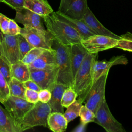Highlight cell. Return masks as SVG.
I'll list each match as a JSON object with an SVG mask.
<instances>
[{
  "label": "cell",
  "instance_id": "obj_6",
  "mask_svg": "<svg viewBox=\"0 0 132 132\" xmlns=\"http://www.w3.org/2000/svg\"><path fill=\"white\" fill-rule=\"evenodd\" d=\"M109 71L104 73L93 83L84 103L95 113L100 103L105 98V88Z\"/></svg>",
  "mask_w": 132,
  "mask_h": 132
},
{
  "label": "cell",
  "instance_id": "obj_11",
  "mask_svg": "<svg viewBox=\"0 0 132 132\" xmlns=\"http://www.w3.org/2000/svg\"><path fill=\"white\" fill-rule=\"evenodd\" d=\"M30 79L35 81L41 89H47L50 91L57 82L58 66L43 69H30Z\"/></svg>",
  "mask_w": 132,
  "mask_h": 132
},
{
  "label": "cell",
  "instance_id": "obj_10",
  "mask_svg": "<svg viewBox=\"0 0 132 132\" xmlns=\"http://www.w3.org/2000/svg\"><path fill=\"white\" fill-rule=\"evenodd\" d=\"M118 40L109 36L95 34L82 40L81 43L88 53L95 54L115 48Z\"/></svg>",
  "mask_w": 132,
  "mask_h": 132
},
{
  "label": "cell",
  "instance_id": "obj_39",
  "mask_svg": "<svg viewBox=\"0 0 132 132\" xmlns=\"http://www.w3.org/2000/svg\"><path fill=\"white\" fill-rule=\"evenodd\" d=\"M86 124L80 122V123L72 131L74 132H84L86 131Z\"/></svg>",
  "mask_w": 132,
  "mask_h": 132
},
{
  "label": "cell",
  "instance_id": "obj_34",
  "mask_svg": "<svg viewBox=\"0 0 132 132\" xmlns=\"http://www.w3.org/2000/svg\"><path fill=\"white\" fill-rule=\"evenodd\" d=\"M21 28V27H20L18 25L16 22L14 20L10 19L7 34L12 36H15L20 34Z\"/></svg>",
  "mask_w": 132,
  "mask_h": 132
},
{
  "label": "cell",
  "instance_id": "obj_35",
  "mask_svg": "<svg viewBox=\"0 0 132 132\" xmlns=\"http://www.w3.org/2000/svg\"><path fill=\"white\" fill-rule=\"evenodd\" d=\"M51 97V92L47 89H42L38 92L39 101L42 103H48Z\"/></svg>",
  "mask_w": 132,
  "mask_h": 132
},
{
  "label": "cell",
  "instance_id": "obj_37",
  "mask_svg": "<svg viewBox=\"0 0 132 132\" xmlns=\"http://www.w3.org/2000/svg\"><path fill=\"white\" fill-rule=\"evenodd\" d=\"M5 3L11 8L16 9L24 7V0H0V3Z\"/></svg>",
  "mask_w": 132,
  "mask_h": 132
},
{
  "label": "cell",
  "instance_id": "obj_9",
  "mask_svg": "<svg viewBox=\"0 0 132 132\" xmlns=\"http://www.w3.org/2000/svg\"><path fill=\"white\" fill-rule=\"evenodd\" d=\"M0 55L10 64L20 61L17 35L4 34L0 30Z\"/></svg>",
  "mask_w": 132,
  "mask_h": 132
},
{
  "label": "cell",
  "instance_id": "obj_14",
  "mask_svg": "<svg viewBox=\"0 0 132 132\" xmlns=\"http://www.w3.org/2000/svg\"><path fill=\"white\" fill-rule=\"evenodd\" d=\"M128 63L127 58L124 55L114 56L109 60H96L93 65V76L94 82L104 73L109 71V69L113 65L119 64H126Z\"/></svg>",
  "mask_w": 132,
  "mask_h": 132
},
{
  "label": "cell",
  "instance_id": "obj_30",
  "mask_svg": "<svg viewBox=\"0 0 132 132\" xmlns=\"http://www.w3.org/2000/svg\"><path fill=\"white\" fill-rule=\"evenodd\" d=\"M95 116L94 113L85 105L81 106L79 114L80 122L87 125L88 123L94 121Z\"/></svg>",
  "mask_w": 132,
  "mask_h": 132
},
{
  "label": "cell",
  "instance_id": "obj_21",
  "mask_svg": "<svg viewBox=\"0 0 132 132\" xmlns=\"http://www.w3.org/2000/svg\"><path fill=\"white\" fill-rule=\"evenodd\" d=\"M68 122L63 113L51 112L47 118L48 128L54 132H64L66 130Z\"/></svg>",
  "mask_w": 132,
  "mask_h": 132
},
{
  "label": "cell",
  "instance_id": "obj_25",
  "mask_svg": "<svg viewBox=\"0 0 132 132\" xmlns=\"http://www.w3.org/2000/svg\"><path fill=\"white\" fill-rule=\"evenodd\" d=\"M82 103L77 99L67 108L63 114L68 123L76 118L79 117L80 110L82 106Z\"/></svg>",
  "mask_w": 132,
  "mask_h": 132
},
{
  "label": "cell",
  "instance_id": "obj_33",
  "mask_svg": "<svg viewBox=\"0 0 132 132\" xmlns=\"http://www.w3.org/2000/svg\"><path fill=\"white\" fill-rule=\"evenodd\" d=\"M24 99L29 103L36 104L39 102L38 92L32 90L26 89L24 93Z\"/></svg>",
  "mask_w": 132,
  "mask_h": 132
},
{
  "label": "cell",
  "instance_id": "obj_32",
  "mask_svg": "<svg viewBox=\"0 0 132 132\" xmlns=\"http://www.w3.org/2000/svg\"><path fill=\"white\" fill-rule=\"evenodd\" d=\"M10 95L8 84L6 79L0 72V102L2 103Z\"/></svg>",
  "mask_w": 132,
  "mask_h": 132
},
{
  "label": "cell",
  "instance_id": "obj_26",
  "mask_svg": "<svg viewBox=\"0 0 132 132\" xmlns=\"http://www.w3.org/2000/svg\"><path fill=\"white\" fill-rule=\"evenodd\" d=\"M120 36V39L115 48L132 52V34L127 32Z\"/></svg>",
  "mask_w": 132,
  "mask_h": 132
},
{
  "label": "cell",
  "instance_id": "obj_24",
  "mask_svg": "<svg viewBox=\"0 0 132 132\" xmlns=\"http://www.w3.org/2000/svg\"><path fill=\"white\" fill-rule=\"evenodd\" d=\"M8 84L10 95L24 98V93L26 89L23 82L19 81L14 77H12Z\"/></svg>",
  "mask_w": 132,
  "mask_h": 132
},
{
  "label": "cell",
  "instance_id": "obj_19",
  "mask_svg": "<svg viewBox=\"0 0 132 132\" xmlns=\"http://www.w3.org/2000/svg\"><path fill=\"white\" fill-rule=\"evenodd\" d=\"M88 52L81 43H77L71 45L70 59L72 69L73 80L74 76L82 63L85 56Z\"/></svg>",
  "mask_w": 132,
  "mask_h": 132
},
{
  "label": "cell",
  "instance_id": "obj_15",
  "mask_svg": "<svg viewBox=\"0 0 132 132\" xmlns=\"http://www.w3.org/2000/svg\"><path fill=\"white\" fill-rule=\"evenodd\" d=\"M82 20L96 35L107 36L119 40L120 39V36L113 33L101 24L89 7L87 8L86 12L83 16Z\"/></svg>",
  "mask_w": 132,
  "mask_h": 132
},
{
  "label": "cell",
  "instance_id": "obj_5",
  "mask_svg": "<svg viewBox=\"0 0 132 132\" xmlns=\"http://www.w3.org/2000/svg\"><path fill=\"white\" fill-rule=\"evenodd\" d=\"M93 122L101 126L107 132H125V129L111 114L106 98L100 103L95 113Z\"/></svg>",
  "mask_w": 132,
  "mask_h": 132
},
{
  "label": "cell",
  "instance_id": "obj_29",
  "mask_svg": "<svg viewBox=\"0 0 132 132\" xmlns=\"http://www.w3.org/2000/svg\"><path fill=\"white\" fill-rule=\"evenodd\" d=\"M44 48L40 47H33L21 60L22 62L29 65L32 63L44 51Z\"/></svg>",
  "mask_w": 132,
  "mask_h": 132
},
{
  "label": "cell",
  "instance_id": "obj_22",
  "mask_svg": "<svg viewBox=\"0 0 132 132\" xmlns=\"http://www.w3.org/2000/svg\"><path fill=\"white\" fill-rule=\"evenodd\" d=\"M0 132H19V128L8 111L0 105Z\"/></svg>",
  "mask_w": 132,
  "mask_h": 132
},
{
  "label": "cell",
  "instance_id": "obj_31",
  "mask_svg": "<svg viewBox=\"0 0 132 132\" xmlns=\"http://www.w3.org/2000/svg\"><path fill=\"white\" fill-rule=\"evenodd\" d=\"M0 72L8 83L12 78L11 64L0 55Z\"/></svg>",
  "mask_w": 132,
  "mask_h": 132
},
{
  "label": "cell",
  "instance_id": "obj_12",
  "mask_svg": "<svg viewBox=\"0 0 132 132\" xmlns=\"http://www.w3.org/2000/svg\"><path fill=\"white\" fill-rule=\"evenodd\" d=\"M88 7L87 0H60L57 11L71 18L82 20Z\"/></svg>",
  "mask_w": 132,
  "mask_h": 132
},
{
  "label": "cell",
  "instance_id": "obj_18",
  "mask_svg": "<svg viewBox=\"0 0 132 132\" xmlns=\"http://www.w3.org/2000/svg\"><path fill=\"white\" fill-rule=\"evenodd\" d=\"M68 87L65 84L57 82L51 90V97L48 104L51 108V112L64 113V107L61 105V101L63 93Z\"/></svg>",
  "mask_w": 132,
  "mask_h": 132
},
{
  "label": "cell",
  "instance_id": "obj_38",
  "mask_svg": "<svg viewBox=\"0 0 132 132\" xmlns=\"http://www.w3.org/2000/svg\"><path fill=\"white\" fill-rule=\"evenodd\" d=\"M23 84L24 87L26 89L32 90L37 92H39L41 89L39 85L35 81L31 79L24 81Z\"/></svg>",
  "mask_w": 132,
  "mask_h": 132
},
{
  "label": "cell",
  "instance_id": "obj_17",
  "mask_svg": "<svg viewBox=\"0 0 132 132\" xmlns=\"http://www.w3.org/2000/svg\"><path fill=\"white\" fill-rule=\"evenodd\" d=\"M55 12L59 19L64 21L73 27L80 35L82 40L95 34L94 32L82 20L71 18L58 11Z\"/></svg>",
  "mask_w": 132,
  "mask_h": 132
},
{
  "label": "cell",
  "instance_id": "obj_20",
  "mask_svg": "<svg viewBox=\"0 0 132 132\" xmlns=\"http://www.w3.org/2000/svg\"><path fill=\"white\" fill-rule=\"evenodd\" d=\"M24 7L42 17L48 15L54 12L47 0H24Z\"/></svg>",
  "mask_w": 132,
  "mask_h": 132
},
{
  "label": "cell",
  "instance_id": "obj_3",
  "mask_svg": "<svg viewBox=\"0 0 132 132\" xmlns=\"http://www.w3.org/2000/svg\"><path fill=\"white\" fill-rule=\"evenodd\" d=\"M71 45H63L54 38L52 48L56 52V57L58 67L57 82L72 87L73 76L70 59Z\"/></svg>",
  "mask_w": 132,
  "mask_h": 132
},
{
  "label": "cell",
  "instance_id": "obj_8",
  "mask_svg": "<svg viewBox=\"0 0 132 132\" xmlns=\"http://www.w3.org/2000/svg\"><path fill=\"white\" fill-rule=\"evenodd\" d=\"M20 34L34 47L51 49L54 37L46 30L24 26L21 28Z\"/></svg>",
  "mask_w": 132,
  "mask_h": 132
},
{
  "label": "cell",
  "instance_id": "obj_27",
  "mask_svg": "<svg viewBox=\"0 0 132 132\" xmlns=\"http://www.w3.org/2000/svg\"><path fill=\"white\" fill-rule=\"evenodd\" d=\"M77 97V94L72 87H68L64 91L61 104L63 107L67 108L69 105L73 103Z\"/></svg>",
  "mask_w": 132,
  "mask_h": 132
},
{
  "label": "cell",
  "instance_id": "obj_28",
  "mask_svg": "<svg viewBox=\"0 0 132 132\" xmlns=\"http://www.w3.org/2000/svg\"><path fill=\"white\" fill-rule=\"evenodd\" d=\"M18 36V45H19V59L21 61L25 55L33 47L23 37L22 35L19 34Z\"/></svg>",
  "mask_w": 132,
  "mask_h": 132
},
{
  "label": "cell",
  "instance_id": "obj_2",
  "mask_svg": "<svg viewBox=\"0 0 132 132\" xmlns=\"http://www.w3.org/2000/svg\"><path fill=\"white\" fill-rule=\"evenodd\" d=\"M97 58L98 53H88L74 76L72 88L82 103L93 85V65Z\"/></svg>",
  "mask_w": 132,
  "mask_h": 132
},
{
  "label": "cell",
  "instance_id": "obj_13",
  "mask_svg": "<svg viewBox=\"0 0 132 132\" xmlns=\"http://www.w3.org/2000/svg\"><path fill=\"white\" fill-rule=\"evenodd\" d=\"M16 14L14 20L22 24L24 26L35 28L40 30H45L43 25V18L25 7L15 9Z\"/></svg>",
  "mask_w": 132,
  "mask_h": 132
},
{
  "label": "cell",
  "instance_id": "obj_36",
  "mask_svg": "<svg viewBox=\"0 0 132 132\" xmlns=\"http://www.w3.org/2000/svg\"><path fill=\"white\" fill-rule=\"evenodd\" d=\"M10 19L0 13V30L4 34H7Z\"/></svg>",
  "mask_w": 132,
  "mask_h": 132
},
{
  "label": "cell",
  "instance_id": "obj_1",
  "mask_svg": "<svg viewBox=\"0 0 132 132\" xmlns=\"http://www.w3.org/2000/svg\"><path fill=\"white\" fill-rule=\"evenodd\" d=\"M46 30L59 43L71 45L82 40L78 32L71 25L59 19L55 12L42 17Z\"/></svg>",
  "mask_w": 132,
  "mask_h": 132
},
{
  "label": "cell",
  "instance_id": "obj_7",
  "mask_svg": "<svg viewBox=\"0 0 132 132\" xmlns=\"http://www.w3.org/2000/svg\"><path fill=\"white\" fill-rule=\"evenodd\" d=\"M2 104L15 121L19 130V124L23 117L34 105V104L28 102L24 98L11 95Z\"/></svg>",
  "mask_w": 132,
  "mask_h": 132
},
{
  "label": "cell",
  "instance_id": "obj_4",
  "mask_svg": "<svg viewBox=\"0 0 132 132\" xmlns=\"http://www.w3.org/2000/svg\"><path fill=\"white\" fill-rule=\"evenodd\" d=\"M51 112V108L48 103L38 102L27 112L19 124L20 132L37 126L48 127L47 118Z\"/></svg>",
  "mask_w": 132,
  "mask_h": 132
},
{
  "label": "cell",
  "instance_id": "obj_16",
  "mask_svg": "<svg viewBox=\"0 0 132 132\" xmlns=\"http://www.w3.org/2000/svg\"><path fill=\"white\" fill-rule=\"evenodd\" d=\"M56 52L54 49H45L43 53L30 64V69H43L57 67Z\"/></svg>",
  "mask_w": 132,
  "mask_h": 132
},
{
  "label": "cell",
  "instance_id": "obj_23",
  "mask_svg": "<svg viewBox=\"0 0 132 132\" xmlns=\"http://www.w3.org/2000/svg\"><path fill=\"white\" fill-rule=\"evenodd\" d=\"M12 77L24 82L30 79L29 68L28 65L19 61L11 64Z\"/></svg>",
  "mask_w": 132,
  "mask_h": 132
}]
</instances>
